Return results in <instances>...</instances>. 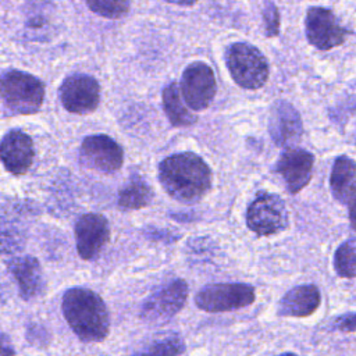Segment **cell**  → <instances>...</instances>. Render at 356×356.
<instances>
[{"mask_svg":"<svg viewBox=\"0 0 356 356\" xmlns=\"http://www.w3.org/2000/svg\"><path fill=\"white\" fill-rule=\"evenodd\" d=\"M81 161L96 171L114 172L124 163L122 147L107 135L86 136L79 150Z\"/></svg>","mask_w":356,"mask_h":356,"instance_id":"cell-11","label":"cell"},{"mask_svg":"<svg viewBox=\"0 0 356 356\" xmlns=\"http://www.w3.org/2000/svg\"><path fill=\"white\" fill-rule=\"evenodd\" d=\"M58 96L63 107L74 114H89L100 102V86L93 76L75 74L64 79Z\"/></svg>","mask_w":356,"mask_h":356,"instance_id":"cell-10","label":"cell"},{"mask_svg":"<svg viewBox=\"0 0 356 356\" xmlns=\"http://www.w3.org/2000/svg\"><path fill=\"white\" fill-rule=\"evenodd\" d=\"M321 303V295L316 285L305 284L289 289L278 303V314L289 317H307Z\"/></svg>","mask_w":356,"mask_h":356,"instance_id":"cell-17","label":"cell"},{"mask_svg":"<svg viewBox=\"0 0 356 356\" xmlns=\"http://www.w3.org/2000/svg\"><path fill=\"white\" fill-rule=\"evenodd\" d=\"M0 96L4 104L18 114L39 111L44 99V86L36 76L10 70L0 76Z\"/></svg>","mask_w":356,"mask_h":356,"instance_id":"cell-3","label":"cell"},{"mask_svg":"<svg viewBox=\"0 0 356 356\" xmlns=\"http://www.w3.org/2000/svg\"><path fill=\"white\" fill-rule=\"evenodd\" d=\"M264 22H266V32H267L266 35L275 36L278 33V28H280V14H278L275 6L270 1L266 3Z\"/></svg>","mask_w":356,"mask_h":356,"instance_id":"cell-25","label":"cell"},{"mask_svg":"<svg viewBox=\"0 0 356 356\" xmlns=\"http://www.w3.org/2000/svg\"><path fill=\"white\" fill-rule=\"evenodd\" d=\"M268 131L277 146H291L302 136V118L292 104L278 102L271 110Z\"/></svg>","mask_w":356,"mask_h":356,"instance_id":"cell-15","label":"cell"},{"mask_svg":"<svg viewBox=\"0 0 356 356\" xmlns=\"http://www.w3.org/2000/svg\"><path fill=\"white\" fill-rule=\"evenodd\" d=\"M168 3H172V4H178V6H192L195 4L197 0H165Z\"/></svg>","mask_w":356,"mask_h":356,"instance_id":"cell-29","label":"cell"},{"mask_svg":"<svg viewBox=\"0 0 356 356\" xmlns=\"http://www.w3.org/2000/svg\"><path fill=\"white\" fill-rule=\"evenodd\" d=\"M334 327L337 330L345 331V332H353L356 328V318H355V313H346L343 316H339L335 321H334Z\"/></svg>","mask_w":356,"mask_h":356,"instance_id":"cell-26","label":"cell"},{"mask_svg":"<svg viewBox=\"0 0 356 356\" xmlns=\"http://www.w3.org/2000/svg\"><path fill=\"white\" fill-rule=\"evenodd\" d=\"M231 78L243 89H259L268 79V63L263 53L249 43H234L225 51Z\"/></svg>","mask_w":356,"mask_h":356,"instance_id":"cell-4","label":"cell"},{"mask_svg":"<svg viewBox=\"0 0 356 356\" xmlns=\"http://www.w3.org/2000/svg\"><path fill=\"white\" fill-rule=\"evenodd\" d=\"M0 356H15V350L8 335L3 332H0Z\"/></svg>","mask_w":356,"mask_h":356,"instance_id":"cell-27","label":"cell"},{"mask_svg":"<svg viewBox=\"0 0 356 356\" xmlns=\"http://www.w3.org/2000/svg\"><path fill=\"white\" fill-rule=\"evenodd\" d=\"M254 288L243 282H218L203 286L195 295V303L200 310L222 313L242 309L254 302Z\"/></svg>","mask_w":356,"mask_h":356,"instance_id":"cell-6","label":"cell"},{"mask_svg":"<svg viewBox=\"0 0 356 356\" xmlns=\"http://www.w3.org/2000/svg\"><path fill=\"white\" fill-rule=\"evenodd\" d=\"M186 298L188 284L184 280H172L149 295L142 305L140 317L150 324H164L184 307Z\"/></svg>","mask_w":356,"mask_h":356,"instance_id":"cell-7","label":"cell"},{"mask_svg":"<svg viewBox=\"0 0 356 356\" xmlns=\"http://www.w3.org/2000/svg\"><path fill=\"white\" fill-rule=\"evenodd\" d=\"M159 181L172 199L181 203H196L211 189V170L192 152L175 153L159 164Z\"/></svg>","mask_w":356,"mask_h":356,"instance_id":"cell-1","label":"cell"},{"mask_svg":"<svg viewBox=\"0 0 356 356\" xmlns=\"http://www.w3.org/2000/svg\"><path fill=\"white\" fill-rule=\"evenodd\" d=\"M184 350L185 343L182 338L177 334H167L132 356H181Z\"/></svg>","mask_w":356,"mask_h":356,"instance_id":"cell-21","label":"cell"},{"mask_svg":"<svg viewBox=\"0 0 356 356\" xmlns=\"http://www.w3.org/2000/svg\"><path fill=\"white\" fill-rule=\"evenodd\" d=\"M163 107L174 127H189L196 122V115L185 107L179 86L175 82H171L163 89Z\"/></svg>","mask_w":356,"mask_h":356,"instance_id":"cell-20","label":"cell"},{"mask_svg":"<svg viewBox=\"0 0 356 356\" xmlns=\"http://www.w3.org/2000/svg\"><path fill=\"white\" fill-rule=\"evenodd\" d=\"M179 92L189 108L195 111L207 108L217 92L213 70L203 61L189 64L182 74Z\"/></svg>","mask_w":356,"mask_h":356,"instance_id":"cell-8","label":"cell"},{"mask_svg":"<svg viewBox=\"0 0 356 356\" xmlns=\"http://www.w3.org/2000/svg\"><path fill=\"white\" fill-rule=\"evenodd\" d=\"M153 191L139 175H132L118 192V206L121 210H136L150 204Z\"/></svg>","mask_w":356,"mask_h":356,"instance_id":"cell-19","label":"cell"},{"mask_svg":"<svg viewBox=\"0 0 356 356\" xmlns=\"http://www.w3.org/2000/svg\"><path fill=\"white\" fill-rule=\"evenodd\" d=\"M8 271L18 284L19 295L24 300H31L43 292L44 281L42 267L33 256H19L8 263Z\"/></svg>","mask_w":356,"mask_h":356,"instance_id":"cell-16","label":"cell"},{"mask_svg":"<svg viewBox=\"0 0 356 356\" xmlns=\"http://www.w3.org/2000/svg\"><path fill=\"white\" fill-rule=\"evenodd\" d=\"M61 309L68 325L81 341L100 342L108 335V310L100 295L92 289L70 288L63 295Z\"/></svg>","mask_w":356,"mask_h":356,"instance_id":"cell-2","label":"cell"},{"mask_svg":"<svg viewBox=\"0 0 356 356\" xmlns=\"http://www.w3.org/2000/svg\"><path fill=\"white\" fill-rule=\"evenodd\" d=\"M43 327L39 325H31L26 331V338L29 342L35 343V345H42L40 341H44V335H40V332L43 331Z\"/></svg>","mask_w":356,"mask_h":356,"instance_id":"cell-28","label":"cell"},{"mask_svg":"<svg viewBox=\"0 0 356 356\" xmlns=\"http://www.w3.org/2000/svg\"><path fill=\"white\" fill-rule=\"evenodd\" d=\"M74 234L78 254L83 260H93L110 239V225L104 216L86 213L76 220Z\"/></svg>","mask_w":356,"mask_h":356,"instance_id":"cell-12","label":"cell"},{"mask_svg":"<svg viewBox=\"0 0 356 356\" xmlns=\"http://www.w3.org/2000/svg\"><path fill=\"white\" fill-rule=\"evenodd\" d=\"M334 267L343 278H353L356 274V248L355 239L342 242L334 254Z\"/></svg>","mask_w":356,"mask_h":356,"instance_id":"cell-22","label":"cell"},{"mask_svg":"<svg viewBox=\"0 0 356 356\" xmlns=\"http://www.w3.org/2000/svg\"><path fill=\"white\" fill-rule=\"evenodd\" d=\"M284 200L270 192H259L246 210L248 228L257 236H270L288 228L289 218Z\"/></svg>","mask_w":356,"mask_h":356,"instance_id":"cell-5","label":"cell"},{"mask_svg":"<svg viewBox=\"0 0 356 356\" xmlns=\"http://www.w3.org/2000/svg\"><path fill=\"white\" fill-rule=\"evenodd\" d=\"M355 184L356 168L355 161L348 156H339L335 159L331 175L330 186L332 196L342 204L350 207L355 206Z\"/></svg>","mask_w":356,"mask_h":356,"instance_id":"cell-18","label":"cell"},{"mask_svg":"<svg viewBox=\"0 0 356 356\" xmlns=\"http://www.w3.org/2000/svg\"><path fill=\"white\" fill-rule=\"evenodd\" d=\"M278 356H298L296 353H292V352H285V353H281Z\"/></svg>","mask_w":356,"mask_h":356,"instance_id":"cell-30","label":"cell"},{"mask_svg":"<svg viewBox=\"0 0 356 356\" xmlns=\"http://www.w3.org/2000/svg\"><path fill=\"white\" fill-rule=\"evenodd\" d=\"M314 156L299 147H288L275 164V171L282 177L289 193L302 191L312 178Z\"/></svg>","mask_w":356,"mask_h":356,"instance_id":"cell-13","label":"cell"},{"mask_svg":"<svg viewBox=\"0 0 356 356\" xmlns=\"http://www.w3.org/2000/svg\"><path fill=\"white\" fill-rule=\"evenodd\" d=\"M33 156L32 139L21 129L8 131L0 140V160L4 168L14 175L25 174L32 165Z\"/></svg>","mask_w":356,"mask_h":356,"instance_id":"cell-14","label":"cell"},{"mask_svg":"<svg viewBox=\"0 0 356 356\" xmlns=\"http://www.w3.org/2000/svg\"><path fill=\"white\" fill-rule=\"evenodd\" d=\"M21 236L17 231L0 225V253H11L21 246Z\"/></svg>","mask_w":356,"mask_h":356,"instance_id":"cell-24","label":"cell"},{"mask_svg":"<svg viewBox=\"0 0 356 356\" xmlns=\"http://www.w3.org/2000/svg\"><path fill=\"white\" fill-rule=\"evenodd\" d=\"M88 7L97 15L117 19L129 11V0H86Z\"/></svg>","mask_w":356,"mask_h":356,"instance_id":"cell-23","label":"cell"},{"mask_svg":"<svg viewBox=\"0 0 356 356\" xmlns=\"http://www.w3.org/2000/svg\"><path fill=\"white\" fill-rule=\"evenodd\" d=\"M306 36L316 49L327 51L342 44L349 32L338 24L332 11L323 7H310L306 14Z\"/></svg>","mask_w":356,"mask_h":356,"instance_id":"cell-9","label":"cell"}]
</instances>
